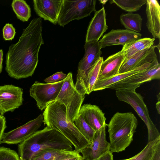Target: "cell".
<instances>
[{
	"instance_id": "cell-1",
	"label": "cell",
	"mask_w": 160,
	"mask_h": 160,
	"mask_svg": "<svg viewBox=\"0 0 160 160\" xmlns=\"http://www.w3.org/2000/svg\"><path fill=\"white\" fill-rule=\"evenodd\" d=\"M42 19H32L18 42L12 44L6 54L5 69L9 76L19 79L32 76L38 65L42 37Z\"/></svg>"
},
{
	"instance_id": "cell-2",
	"label": "cell",
	"mask_w": 160,
	"mask_h": 160,
	"mask_svg": "<svg viewBox=\"0 0 160 160\" xmlns=\"http://www.w3.org/2000/svg\"><path fill=\"white\" fill-rule=\"evenodd\" d=\"M72 144L57 130L47 126L37 131L18 144L20 160H30L36 153L48 149L72 150Z\"/></svg>"
},
{
	"instance_id": "cell-3",
	"label": "cell",
	"mask_w": 160,
	"mask_h": 160,
	"mask_svg": "<svg viewBox=\"0 0 160 160\" xmlns=\"http://www.w3.org/2000/svg\"><path fill=\"white\" fill-rule=\"evenodd\" d=\"M42 115L44 124L60 132L78 152L91 143L80 133L74 122L67 118L66 108L60 102L56 101L48 105Z\"/></svg>"
},
{
	"instance_id": "cell-4",
	"label": "cell",
	"mask_w": 160,
	"mask_h": 160,
	"mask_svg": "<svg viewBox=\"0 0 160 160\" xmlns=\"http://www.w3.org/2000/svg\"><path fill=\"white\" fill-rule=\"evenodd\" d=\"M138 125V120L132 112L116 113L107 125L110 140L109 151L119 152L125 150L132 141Z\"/></svg>"
},
{
	"instance_id": "cell-5",
	"label": "cell",
	"mask_w": 160,
	"mask_h": 160,
	"mask_svg": "<svg viewBox=\"0 0 160 160\" xmlns=\"http://www.w3.org/2000/svg\"><path fill=\"white\" fill-rule=\"evenodd\" d=\"M115 94L118 99L131 105L146 124L148 132V143L160 137V133L151 120L143 97L136 92L135 89L116 90Z\"/></svg>"
},
{
	"instance_id": "cell-6",
	"label": "cell",
	"mask_w": 160,
	"mask_h": 160,
	"mask_svg": "<svg viewBox=\"0 0 160 160\" xmlns=\"http://www.w3.org/2000/svg\"><path fill=\"white\" fill-rule=\"evenodd\" d=\"M85 54L79 62L75 87L83 95L86 94L88 74L101 57V48L98 41L85 42Z\"/></svg>"
},
{
	"instance_id": "cell-7",
	"label": "cell",
	"mask_w": 160,
	"mask_h": 160,
	"mask_svg": "<svg viewBox=\"0 0 160 160\" xmlns=\"http://www.w3.org/2000/svg\"><path fill=\"white\" fill-rule=\"evenodd\" d=\"M85 95L79 93L75 89L72 74L69 72L64 79V82L55 100L60 102L66 108L67 118L73 122L78 117Z\"/></svg>"
},
{
	"instance_id": "cell-8",
	"label": "cell",
	"mask_w": 160,
	"mask_h": 160,
	"mask_svg": "<svg viewBox=\"0 0 160 160\" xmlns=\"http://www.w3.org/2000/svg\"><path fill=\"white\" fill-rule=\"evenodd\" d=\"M96 0H63L58 21L63 27L72 21L90 15L96 10Z\"/></svg>"
},
{
	"instance_id": "cell-9",
	"label": "cell",
	"mask_w": 160,
	"mask_h": 160,
	"mask_svg": "<svg viewBox=\"0 0 160 160\" xmlns=\"http://www.w3.org/2000/svg\"><path fill=\"white\" fill-rule=\"evenodd\" d=\"M160 78V65L157 58L148 68L112 84L107 88L116 90L135 89L144 82Z\"/></svg>"
},
{
	"instance_id": "cell-10",
	"label": "cell",
	"mask_w": 160,
	"mask_h": 160,
	"mask_svg": "<svg viewBox=\"0 0 160 160\" xmlns=\"http://www.w3.org/2000/svg\"><path fill=\"white\" fill-rule=\"evenodd\" d=\"M64 79L52 83H43L36 81L30 90V96L36 100L38 108L42 111L55 101L64 82Z\"/></svg>"
},
{
	"instance_id": "cell-11",
	"label": "cell",
	"mask_w": 160,
	"mask_h": 160,
	"mask_svg": "<svg viewBox=\"0 0 160 160\" xmlns=\"http://www.w3.org/2000/svg\"><path fill=\"white\" fill-rule=\"evenodd\" d=\"M44 121L43 115L8 132L4 133L0 144L20 143L32 135L41 126Z\"/></svg>"
},
{
	"instance_id": "cell-12",
	"label": "cell",
	"mask_w": 160,
	"mask_h": 160,
	"mask_svg": "<svg viewBox=\"0 0 160 160\" xmlns=\"http://www.w3.org/2000/svg\"><path fill=\"white\" fill-rule=\"evenodd\" d=\"M23 89L12 85L0 86V115L13 112L22 104Z\"/></svg>"
},
{
	"instance_id": "cell-13",
	"label": "cell",
	"mask_w": 160,
	"mask_h": 160,
	"mask_svg": "<svg viewBox=\"0 0 160 160\" xmlns=\"http://www.w3.org/2000/svg\"><path fill=\"white\" fill-rule=\"evenodd\" d=\"M106 126L96 131L91 143L80 152L84 159L93 160L109 151V143L106 138Z\"/></svg>"
},
{
	"instance_id": "cell-14",
	"label": "cell",
	"mask_w": 160,
	"mask_h": 160,
	"mask_svg": "<svg viewBox=\"0 0 160 160\" xmlns=\"http://www.w3.org/2000/svg\"><path fill=\"white\" fill-rule=\"evenodd\" d=\"M62 2L63 0H34V9L40 18L56 24Z\"/></svg>"
},
{
	"instance_id": "cell-15",
	"label": "cell",
	"mask_w": 160,
	"mask_h": 160,
	"mask_svg": "<svg viewBox=\"0 0 160 160\" xmlns=\"http://www.w3.org/2000/svg\"><path fill=\"white\" fill-rule=\"evenodd\" d=\"M142 35L127 29H112L103 36L99 41L101 48L124 44L141 38Z\"/></svg>"
},
{
	"instance_id": "cell-16",
	"label": "cell",
	"mask_w": 160,
	"mask_h": 160,
	"mask_svg": "<svg viewBox=\"0 0 160 160\" xmlns=\"http://www.w3.org/2000/svg\"><path fill=\"white\" fill-rule=\"evenodd\" d=\"M155 48V46H152L126 58L120 68L119 74L128 72L145 63L154 61L157 58Z\"/></svg>"
},
{
	"instance_id": "cell-17",
	"label": "cell",
	"mask_w": 160,
	"mask_h": 160,
	"mask_svg": "<svg viewBox=\"0 0 160 160\" xmlns=\"http://www.w3.org/2000/svg\"><path fill=\"white\" fill-rule=\"evenodd\" d=\"M104 7L96 11L93 17L89 22L86 36L85 42L98 41L108 29Z\"/></svg>"
},
{
	"instance_id": "cell-18",
	"label": "cell",
	"mask_w": 160,
	"mask_h": 160,
	"mask_svg": "<svg viewBox=\"0 0 160 160\" xmlns=\"http://www.w3.org/2000/svg\"><path fill=\"white\" fill-rule=\"evenodd\" d=\"M78 114L82 117L86 123L95 131L107 125L104 113L96 105L84 104L81 106Z\"/></svg>"
},
{
	"instance_id": "cell-19",
	"label": "cell",
	"mask_w": 160,
	"mask_h": 160,
	"mask_svg": "<svg viewBox=\"0 0 160 160\" xmlns=\"http://www.w3.org/2000/svg\"><path fill=\"white\" fill-rule=\"evenodd\" d=\"M126 58V54L121 51L103 61L97 81L118 74L120 68Z\"/></svg>"
},
{
	"instance_id": "cell-20",
	"label": "cell",
	"mask_w": 160,
	"mask_h": 160,
	"mask_svg": "<svg viewBox=\"0 0 160 160\" xmlns=\"http://www.w3.org/2000/svg\"><path fill=\"white\" fill-rule=\"evenodd\" d=\"M146 23L148 31L153 38H160V6L156 0H146Z\"/></svg>"
},
{
	"instance_id": "cell-21",
	"label": "cell",
	"mask_w": 160,
	"mask_h": 160,
	"mask_svg": "<svg viewBox=\"0 0 160 160\" xmlns=\"http://www.w3.org/2000/svg\"><path fill=\"white\" fill-rule=\"evenodd\" d=\"M155 60L152 62L145 63L128 72L118 74L108 78L97 81L93 88V91L107 88L108 86L112 84L142 72L149 68L153 63Z\"/></svg>"
},
{
	"instance_id": "cell-22",
	"label": "cell",
	"mask_w": 160,
	"mask_h": 160,
	"mask_svg": "<svg viewBox=\"0 0 160 160\" xmlns=\"http://www.w3.org/2000/svg\"><path fill=\"white\" fill-rule=\"evenodd\" d=\"M120 160H160V137L148 143L141 152L134 156Z\"/></svg>"
},
{
	"instance_id": "cell-23",
	"label": "cell",
	"mask_w": 160,
	"mask_h": 160,
	"mask_svg": "<svg viewBox=\"0 0 160 160\" xmlns=\"http://www.w3.org/2000/svg\"><path fill=\"white\" fill-rule=\"evenodd\" d=\"M155 38H145L137 39L123 45L121 51L126 54L128 58L138 52L153 46Z\"/></svg>"
},
{
	"instance_id": "cell-24",
	"label": "cell",
	"mask_w": 160,
	"mask_h": 160,
	"mask_svg": "<svg viewBox=\"0 0 160 160\" xmlns=\"http://www.w3.org/2000/svg\"><path fill=\"white\" fill-rule=\"evenodd\" d=\"M120 20L126 29L137 33L141 32L142 19L139 14L132 12L123 13L120 17Z\"/></svg>"
},
{
	"instance_id": "cell-25",
	"label": "cell",
	"mask_w": 160,
	"mask_h": 160,
	"mask_svg": "<svg viewBox=\"0 0 160 160\" xmlns=\"http://www.w3.org/2000/svg\"><path fill=\"white\" fill-rule=\"evenodd\" d=\"M11 6L18 18L22 22L28 21L31 17V10L25 1L13 0Z\"/></svg>"
},
{
	"instance_id": "cell-26",
	"label": "cell",
	"mask_w": 160,
	"mask_h": 160,
	"mask_svg": "<svg viewBox=\"0 0 160 160\" xmlns=\"http://www.w3.org/2000/svg\"><path fill=\"white\" fill-rule=\"evenodd\" d=\"M110 4L114 3L122 9L128 12H136L146 3V0H112Z\"/></svg>"
},
{
	"instance_id": "cell-27",
	"label": "cell",
	"mask_w": 160,
	"mask_h": 160,
	"mask_svg": "<svg viewBox=\"0 0 160 160\" xmlns=\"http://www.w3.org/2000/svg\"><path fill=\"white\" fill-rule=\"evenodd\" d=\"M73 122L82 135L88 140L91 142L96 131L86 123L83 118L80 114H78Z\"/></svg>"
},
{
	"instance_id": "cell-28",
	"label": "cell",
	"mask_w": 160,
	"mask_h": 160,
	"mask_svg": "<svg viewBox=\"0 0 160 160\" xmlns=\"http://www.w3.org/2000/svg\"><path fill=\"white\" fill-rule=\"evenodd\" d=\"M103 61L101 57L89 73L87 82L86 94H89L93 91V89L97 80L100 68Z\"/></svg>"
},
{
	"instance_id": "cell-29",
	"label": "cell",
	"mask_w": 160,
	"mask_h": 160,
	"mask_svg": "<svg viewBox=\"0 0 160 160\" xmlns=\"http://www.w3.org/2000/svg\"><path fill=\"white\" fill-rule=\"evenodd\" d=\"M65 151L52 149L42 150L33 155L30 160H53Z\"/></svg>"
},
{
	"instance_id": "cell-30",
	"label": "cell",
	"mask_w": 160,
	"mask_h": 160,
	"mask_svg": "<svg viewBox=\"0 0 160 160\" xmlns=\"http://www.w3.org/2000/svg\"><path fill=\"white\" fill-rule=\"evenodd\" d=\"M53 160H83L79 153L76 150H65Z\"/></svg>"
},
{
	"instance_id": "cell-31",
	"label": "cell",
	"mask_w": 160,
	"mask_h": 160,
	"mask_svg": "<svg viewBox=\"0 0 160 160\" xmlns=\"http://www.w3.org/2000/svg\"><path fill=\"white\" fill-rule=\"evenodd\" d=\"M0 160H20L16 152L4 147H0Z\"/></svg>"
},
{
	"instance_id": "cell-32",
	"label": "cell",
	"mask_w": 160,
	"mask_h": 160,
	"mask_svg": "<svg viewBox=\"0 0 160 160\" xmlns=\"http://www.w3.org/2000/svg\"><path fill=\"white\" fill-rule=\"evenodd\" d=\"M3 38L6 41L12 40L16 34L15 29L12 24L6 23L2 29Z\"/></svg>"
},
{
	"instance_id": "cell-33",
	"label": "cell",
	"mask_w": 160,
	"mask_h": 160,
	"mask_svg": "<svg viewBox=\"0 0 160 160\" xmlns=\"http://www.w3.org/2000/svg\"><path fill=\"white\" fill-rule=\"evenodd\" d=\"M67 76V75L62 72H58L46 78L44 81L47 83H54L64 79Z\"/></svg>"
},
{
	"instance_id": "cell-34",
	"label": "cell",
	"mask_w": 160,
	"mask_h": 160,
	"mask_svg": "<svg viewBox=\"0 0 160 160\" xmlns=\"http://www.w3.org/2000/svg\"><path fill=\"white\" fill-rule=\"evenodd\" d=\"M6 127L5 118L3 115H0V142Z\"/></svg>"
},
{
	"instance_id": "cell-35",
	"label": "cell",
	"mask_w": 160,
	"mask_h": 160,
	"mask_svg": "<svg viewBox=\"0 0 160 160\" xmlns=\"http://www.w3.org/2000/svg\"><path fill=\"white\" fill-rule=\"evenodd\" d=\"M93 160H113L112 153L108 151L100 157Z\"/></svg>"
},
{
	"instance_id": "cell-36",
	"label": "cell",
	"mask_w": 160,
	"mask_h": 160,
	"mask_svg": "<svg viewBox=\"0 0 160 160\" xmlns=\"http://www.w3.org/2000/svg\"><path fill=\"white\" fill-rule=\"evenodd\" d=\"M3 51L2 49H0V74L2 69Z\"/></svg>"
},
{
	"instance_id": "cell-37",
	"label": "cell",
	"mask_w": 160,
	"mask_h": 160,
	"mask_svg": "<svg viewBox=\"0 0 160 160\" xmlns=\"http://www.w3.org/2000/svg\"><path fill=\"white\" fill-rule=\"evenodd\" d=\"M158 101L156 103V108L159 114H160V100H158Z\"/></svg>"
},
{
	"instance_id": "cell-38",
	"label": "cell",
	"mask_w": 160,
	"mask_h": 160,
	"mask_svg": "<svg viewBox=\"0 0 160 160\" xmlns=\"http://www.w3.org/2000/svg\"><path fill=\"white\" fill-rule=\"evenodd\" d=\"M99 1L100 2H100V3H102L103 4H105L106 2L108 1L107 0H103V1L99 0Z\"/></svg>"
},
{
	"instance_id": "cell-39",
	"label": "cell",
	"mask_w": 160,
	"mask_h": 160,
	"mask_svg": "<svg viewBox=\"0 0 160 160\" xmlns=\"http://www.w3.org/2000/svg\"><path fill=\"white\" fill-rule=\"evenodd\" d=\"M83 160H85L83 159Z\"/></svg>"
}]
</instances>
